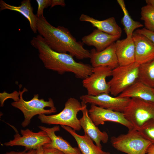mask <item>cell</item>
Wrapping results in <instances>:
<instances>
[{
  "mask_svg": "<svg viewBox=\"0 0 154 154\" xmlns=\"http://www.w3.org/2000/svg\"><path fill=\"white\" fill-rule=\"evenodd\" d=\"M145 2L147 4L150 5L154 7V0H146Z\"/></svg>",
  "mask_w": 154,
  "mask_h": 154,
  "instance_id": "836d02e7",
  "label": "cell"
},
{
  "mask_svg": "<svg viewBox=\"0 0 154 154\" xmlns=\"http://www.w3.org/2000/svg\"><path fill=\"white\" fill-rule=\"evenodd\" d=\"M36 150L31 149L27 152L25 154H36Z\"/></svg>",
  "mask_w": 154,
  "mask_h": 154,
  "instance_id": "e575fe53",
  "label": "cell"
},
{
  "mask_svg": "<svg viewBox=\"0 0 154 154\" xmlns=\"http://www.w3.org/2000/svg\"><path fill=\"white\" fill-rule=\"evenodd\" d=\"M89 117L96 126L103 125L107 121H112L121 124L129 130L134 128L125 117L123 113L104 109L91 104L88 110Z\"/></svg>",
  "mask_w": 154,
  "mask_h": 154,
  "instance_id": "8fae6325",
  "label": "cell"
},
{
  "mask_svg": "<svg viewBox=\"0 0 154 154\" xmlns=\"http://www.w3.org/2000/svg\"><path fill=\"white\" fill-rule=\"evenodd\" d=\"M81 103L83 107L81 110L82 116L79 119L81 127L84 133L94 141L97 146L102 149L101 143H106L108 142V134L105 131H101L95 125L89 116L86 104L82 102Z\"/></svg>",
  "mask_w": 154,
  "mask_h": 154,
  "instance_id": "4fadbf2b",
  "label": "cell"
},
{
  "mask_svg": "<svg viewBox=\"0 0 154 154\" xmlns=\"http://www.w3.org/2000/svg\"><path fill=\"white\" fill-rule=\"evenodd\" d=\"M82 102L93 104L100 107L123 113L129 104L130 98L117 96L113 97L104 93L97 96L84 95L80 97Z\"/></svg>",
  "mask_w": 154,
  "mask_h": 154,
  "instance_id": "30bf717a",
  "label": "cell"
},
{
  "mask_svg": "<svg viewBox=\"0 0 154 154\" xmlns=\"http://www.w3.org/2000/svg\"><path fill=\"white\" fill-rule=\"evenodd\" d=\"M135 46V62L139 64L154 59V44L144 35L135 31L132 36Z\"/></svg>",
  "mask_w": 154,
  "mask_h": 154,
  "instance_id": "7c38bea8",
  "label": "cell"
},
{
  "mask_svg": "<svg viewBox=\"0 0 154 154\" xmlns=\"http://www.w3.org/2000/svg\"><path fill=\"white\" fill-rule=\"evenodd\" d=\"M115 44L119 66L127 65L135 62V46L132 37L119 39Z\"/></svg>",
  "mask_w": 154,
  "mask_h": 154,
  "instance_id": "e0dca14e",
  "label": "cell"
},
{
  "mask_svg": "<svg viewBox=\"0 0 154 154\" xmlns=\"http://www.w3.org/2000/svg\"><path fill=\"white\" fill-rule=\"evenodd\" d=\"M118 4L121 8L123 13L121 23L124 27V30L127 37H132L135 30L143 27L139 22L134 21L129 15L126 7L123 0H117Z\"/></svg>",
  "mask_w": 154,
  "mask_h": 154,
  "instance_id": "7402d4cb",
  "label": "cell"
},
{
  "mask_svg": "<svg viewBox=\"0 0 154 154\" xmlns=\"http://www.w3.org/2000/svg\"><path fill=\"white\" fill-rule=\"evenodd\" d=\"M118 96L130 98H136L154 102L153 88L138 79L120 94Z\"/></svg>",
  "mask_w": 154,
  "mask_h": 154,
  "instance_id": "ffe728a7",
  "label": "cell"
},
{
  "mask_svg": "<svg viewBox=\"0 0 154 154\" xmlns=\"http://www.w3.org/2000/svg\"><path fill=\"white\" fill-rule=\"evenodd\" d=\"M0 7L1 11L8 9L21 13L28 20L32 31L34 33H37V16L33 13V8L31 6L30 0L23 1L21 2V5L19 6L11 5L1 0Z\"/></svg>",
  "mask_w": 154,
  "mask_h": 154,
  "instance_id": "44dd1931",
  "label": "cell"
},
{
  "mask_svg": "<svg viewBox=\"0 0 154 154\" xmlns=\"http://www.w3.org/2000/svg\"><path fill=\"white\" fill-rule=\"evenodd\" d=\"M38 127L41 130L45 131L51 139L50 143L43 146L57 149L65 154H82L78 148L72 147L61 137L56 135L55 132L60 130L59 126L56 125L52 127L39 126Z\"/></svg>",
  "mask_w": 154,
  "mask_h": 154,
  "instance_id": "9a60e30c",
  "label": "cell"
},
{
  "mask_svg": "<svg viewBox=\"0 0 154 154\" xmlns=\"http://www.w3.org/2000/svg\"><path fill=\"white\" fill-rule=\"evenodd\" d=\"M90 52V62L93 68L109 67L113 69L119 66L115 42L101 51L97 52L95 49L93 48Z\"/></svg>",
  "mask_w": 154,
  "mask_h": 154,
  "instance_id": "5bb4252c",
  "label": "cell"
},
{
  "mask_svg": "<svg viewBox=\"0 0 154 154\" xmlns=\"http://www.w3.org/2000/svg\"><path fill=\"white\" fill-rule=\"evenodd\" d=\"M44 154H65L57 149L43 146Z\"/></svg>",
  "mask_w": 154,
  "mask_h": 154,
  "instance_id": "f1b7e54d",
  "label": "cell"
},
{
  "mask_svg": "<svg viewBox=\"0 0 154 154\" xmlns=\"http://www.w3.org/2000/svg\"><path fill=\"white\" fill-rule=\"evenodd\" d=\"M60 5L62 7L65 6L66 4L64 0H52L50 7Z\"/></svg>",
  "mask_w": 154,
  "mask_h": 154,
  "instance_id": "f546056e",
  "label": "cell"
},
{
  "mask_svg": "<svg viewBox=\"0 0 154 154\" xmlns=\"http://www.w3.org/2000/svg\"><path fill=\"white\" fill-rule=\"evenodd\" d=\"M3 93L6 95V96H4V97H0L1 107H2L3 106L4 101L8 98H12L13 99L14 102L17 101L20 99V97H19V96H20L19 93L16 91H15L13 93L10 94H8L5 92Z\"/></svg>",
  "mask_w": 154,
  "mask_h": 154,
  "instance_id": "4316f807",
  "label": "cell"
},
{
  "mask_svg": "<svg viewBox=\"0 0 154 154\" xmlns=\"http://www.w3.org/2000/svg\"><path fill=\"white\" fill-rule=\"evenodd\" d=\"M27 91L25 88L22 91L19 90V100L11 103L13 106L19 110L23 113L24 120L21 125L23 127L28 125L32 118L36 115L50 114L55 113L57 111L53 100L51 98H49L48 101H45L43 99H39L38 94H35L30 100H24L23 95Z\"/></svg>",
  "mask_w": 154,
  "mask_h": 154,
  "instance_id": "3957f363",
  "label": "cell"
},
{
  "mask_svg": "<svg viewBox=\"0 0 154 154\" xmlns=\"http://www.w3.org/2000/svg\"><path fill=\"white\" fill-rule=\"evenodd\" d=\"M153 94H154V87L153 88Z\"/></svg>",
  "mask_w": 154,
  "mask_h": 154,
  "instance_id": "d590c367",
  "label": "cell"
},
{
  "mask_svg": "<svg viewBox=\"0 0 154 154\" xmlns=\"http://www.w3.org/2000/svg\"><path fill=\"white\" fill-rule=\"evenodd\" d=\"M81 21L90 23L93 27L108 34L121 36L122 33L121 28L117 23L115 18L110 17L104 20L100 21L87 15L82 14L79 18Z\"/></svg>",
  "mask_w": 154,
  "mask_h": 154,
  "instance_id": "d6986e66",
  "label": "cell"
},
{
  "mask_svg": "<svg viewBox=\"0 0 154 154\" xmlns=\"http://www.w3.org/2000/svg\"><path fill=\"white\" fill-rule=\"evenodd\" d=\"M137 130L143 137L154 144V118L146 121Z\"/></svg>",
  "mask_w": 154,
  "mask_h": 154,
  "instance_id": "d4e9b609",
  "label": "cell"
},
{
  "mask_svg": "<svg viewBox=\"0 0 154 154\" xmlns=\"http://www.w3.org/2000/svg\"><path fill=\"white\" fill-rule=\"evenodd\" d=\"M141 15L145 28L154 32V7L148 4L143 6L141 9Z\"/></svg>",
  "mask_w": 154,
  "mask_h": 154,
  "instance_id": "cb8c5ba5",
  "label": "cell"
},
{
  "mask_svg": "<svg viewBox=\"0 0 154 154\" xmlns=\"http://www.w3.org/2000/svg\"><path fill=\"white\" fill-rule=\"evenodd\" d=\"M28 150H29L25 148V150L21 151H11L2 154H25Z\"/></svg>",
  "mask_w": 154,
  "mask_h": 154,
  "instance_id": "4dcf8cb0",
  "label": "cell"
},
{
  "mask_svg": "<svg viewBox=\"0 0 154 154\" xmlns=\"http://www.w3.org/2000/svg\"><path fill=\"white\" fill-rule=\"evenodd\" d=\"M121 36L110 35L98 29H94L90 34L84 36L82 42L89 46H93L97 52L101 51L119 39Z\"/></svg>",
  "mask_w": 154,
  "mask_h": 154,
  "instance_id": "2e32d148",
  "label": "cell"
},
{
  "mask_svg": "<svg viewBox=\"0 0 154 154\" xmlns=\"http://www.w3.org/2000/svg\"><path fill=\"white\" fill-rule=\"evenodd\" d=\"M38 7L36 16L38 17L43 15L44 9L51 6L52 0H37Z\"/></svg>",
  "mask_w": 154,
  "mask_h": 154,
  "instance_id": "484cf974",
  "label": "cell"
},
{
  "mask_svg": "<svg viewBox=\"0 0 154 154\" xmlns=\"http://www.w3.org/2000/svg\"><path fill=\"white\" fill-rule=\"evenodd\" d=\"M135 31L137 33L143 35L146 37L154 44V32L148 30L145 28L137 29Z\"/></svg>",
  "mask_w": 154,
  "mask_h": 154,
  "instance_id": "83f0119b",
  "label": "cell"
},
{
  "mask_svg": "<svg viewBox=\"0 0 154 154\" xmlns=\"http://www.w3.org/2000/svg\"><path fill=\"white\" fill-rule=\"evenodd\" d=\"M61 126L74 137L82 154H110V152L103 151L95 145L92 140L86 134L81 135L77 133L75 130L69 127Z\"/></svg>",
  "mask_w": 154,
  "mask_h": 154,
  "instance_id": "ac0fdd59",
  "label": "cell"
},
{
  "mask_svg": "<svg viewBox=\"0 0 154 154\" xmlns=\"http://www.w3.org/2000/svg\"><path fill=\"white\" fill-rule=\"evenodd\" d=\"M123 113L125 119L138 130L146 121L154 118V102L131 98Z\"/></svg>",
  "mask_w": 154,
  "mask_h": 154,
  "instance_id": "52a82bcc",
  "label": "cell"
},
{
  "mask_svg": "<svg viewBox=\"0 0 154 154\" xmlns=\"http://www.w3.org/2000/svg\"><path fill=\"white\" fill-rule=\"evenodd\" d=\"M112 69L109 67H93L92 73L83 80V86L87 90L88 94L97 96L101 94H109L110 88L106 78L112 76Z\"/></svg>",
  "mask_w": 154,
  "mask_h": 154,
  "instance_id": "ba28073f",
  "label": "cell"
},
{
  "mask_svg": "<svg viewBox=\"0 0 154 154\" xmlns=\"http://www.w3.org/2000/svg\"><path fill=\"white\" fill-rule=\"evenodd\" d=\"M138 79L149 87H154V59L139 65Z\"/></svg>",
  "mask_w": 154,
  "mask_h": 154,
  "instance_id": "603a6c76",
  "label": "cell"
},
{
  "mask_svg": "<svg viewBox=\"0 0 154 154\" xmlns=\"http://www.w3.org/2000/svg\"><path fill=\"white\" fill-rule=\"evenodd\" d=\"M36 150V154H44L43 146L39 147Z\"/></svg>",
  "mask_w": 154,
  "mask_h": 154,
  "instance_id": "d6a6232c",
  "label": "cell"
},
{
  "mask_svg": "<svg viewBox=\"0 0 154 154\" xmlns=\"http://www.w3.org/2000/svg\"><path fill=\"white\" fill-rule=\"evenodd\" d=\"M139 65L135 62L119 66L112 70V78L107 82L111 94L115 96L119 94L138 79Z\"/></svg>",
  "mask_w": 154,
  "mask_h": 154,
  "instance_id": "8992f818",
  "label": "cell"
},
{
  "mask_svg": "<svg viewBox=\"0 0 154 154\" xmlns=\"http://www.w3.org/2000/svg\"><path fill=\"white\" fill-rule=\"evenodd\" d=\"M111 142L116 149L127 154H145L151 144L134 128L127 133L112 137Z\"/></svg>",
  "mask_w": 154,
  "mask_h": 154,
  "instance_id": "5b68a950",
  "label": "cell"
},
{
  "mask_svg": "<svg viewBox=\"0 0 154 154\" xmlns=\"http://www.w3.org/2000/svg\"><path fill=\"white\" fill-rule=\"evenodd\" d=\"M36 26L39 35L52 50L59 53L68 52L79 60L90 58V51L84 48L82 42L76 40L68 29L52 26L43 16H37Z\"/></svg>",
  "mask_w": 154,
  "mask_h": 154,
  "instance_id": "7a4b0ae2",
  "label": "cell"
},
{
  "mask_svg": "<svg viewBox=\"0 0 154 154\" xmlns=\"http://www.w3.org/2000/svg\"><path fill=\"white\" fill-rule=\"evenodd\" d=\"M30 43L38 50L39 57L47 69L60 74L72 73L76 78L83 80L92 73L93 67L91 65L76 62L69 54L59 53L52 50L40 35L33 37Z\"/></svg>",
  "mask_w": 154,
  "mask_h": 154,
  "instance_id": "6da1fadb",
  "label": "cell"
},
{
  "mask_svg": "<svg viewBox=\"0 0 154 154\" xmlns=\"http://www.w3.org/2000/svg\"><path fill=\"white\" fill-rule=\"evenodd\" d=\"M145 154H154V144H151L148 147Z\"/></svg>",
  "mask_w": 154,
  "mask_h": 154,
  "instance_id": "1f68e13d",
  "label": "cell"
},
{
  "mask_svg": "<svg viewBox=\"0 0 154 154\" xmlns=\"http://www.w3.org/2000/svg\"><path fill=\"white\" fill-rule=\"evenodd\" d=\"M83 107L81 103L77 99L70 98L66 102L63 109L59 113L50 115L41 114L38 117L43 123L65 125L78 131L82 127L77 115L81 111Z\"/></svg>",
  "mask_w": 154,
  "mask_h": 154,
  "instance_id": "277c9868",
  "label": "cell"
},
{
  "mask_svg": "<svg viewBox=\"0 0 154 154\" xmlns=\"http://www.w3.org/2000/svg\"><path fill=\"white\" fill-rule=\"evenodd\" d=\"M18 132L16 131L13 139L4 143V145L6 146H21L29 150H36L51 142L50 138L44 131L35 132L28 129H21L22 136Z\"/></svg>",
  "mask_w": 154,
  "mask_h": 154,
  "instance_id": "9c48e42d",
  "label": "cell"
}]
</instances>
